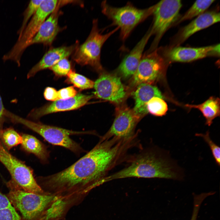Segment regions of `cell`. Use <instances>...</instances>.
I'll list each match as a JSON object with an SVG mask.
<instances>
[{
	"label": "cell",
	"instance_id": "18",
	"mask_svg": "<svg viewBox=\"0 0 220 220\" xmlns=\"http://www.w3.org/2000/svg\"><path fill=\"white\" fill-rule=\"evenodd\" d=\"M220 13L216 11L205 12L197 16L185 27L179 34L178 44L184 42L195 33L220 21Z\"/></svg>",
	"mask_w": 220,
	"mask_h": 220
},
{
	"label": "cell",
	"instance_id": "3",
	"mask_svg": "<svg viewBox=\"0 0 220 220\" xmlns=\"http://www.w3.org/2000/svg\"><path fill=\"white\" fill-rule=\"evenodd\" d=\"M22 220H61L72 207L58 197L20 190H10L6 196Z\"/></svg>",
	"mask_w": 220,
	"mask_h": 220
},
{
	"label": "cell",
	"instance_id": "12",
	"mask_svg": "<svg viewBox=\"0 0 220 220\" xmlns=\"http://www.w3.org/2000/svg\"><path fill=\"white\" fill-rule=\"evenodd\" d=\"M94 87L96 97L116 104L121 103L127 95L120 78L109 73H101L94 82Z\"/></svg>",
	"mask_w": 220,
	"mask_h": 220
},
{
	"label": "cell",
	"instance_id": "27",
	"mask_svg": "<svg viewBox=\"0 0 220 220\" xmlns=\"http://www.w3.org/2000/svg\"><path fill=\"white\" fill-rule=\"evenodd\" d=\"M43 0H31L24 11L21 26L17 31L18 37L22 34L27 24L36 12Z\"/></svg>",
	"mask_w": 220,
	"mask_h": 220
},
{
	"label": "cell",
	"instance_id": "13",
	"mask_svg": "<svg viewBox=\"0 0 220 220\" xmlns=\"http://www.w3.org/2000/svg\"><path fill=\"white\" fill-rule=\"evenodd\" d=\"M93 97V95L79 94L68 99L58 100L32 109L28 114L27 119L34 121L50 113L76 109L84 105Z\"/></svg>",
	"mask_w": 220,
	"mask_h": 220
},
{
	"label": "cell",
	"instance_id": "23",
	"mask_svg": "<svg viewBox=\"0 0 220 220\" xmlns=\"http://www.w3.org/2000/svg\"><path fill=\"white\" fill-rule=\"evenodd\" d=\"M0 220H22L7 196L1 192Z\"/></svg>",
	"mask_w": 220,
	"mask_h": 220
},
{
	"label": "cell",
	"instance_id": "20",
	"mask_svg": "<svg viewBox=\"0 0 220 220\" xmlns=\"http://www.w3.org/2000/svg\"><path fill=\"white\" fill-rule=\"evenodd\" d=\"M22 141L20 148L28 153L35 155L43 164L49 162L50 152L46 146L39 140L33 135L22 133Z\"/></svg>",
	"mask_w": 220,
	"mask_h": 220
},
{
	"label": "cell",
	"instance_id": "29",
	"mask_svg": "<svg viewBox=\"0 0 220 220\" xmlns=\"http://www.w3.org/2000/svg\"><path fill=\"white\" fill-rule=\"evenodd\" d=\"M195 136L201 137L209 146L217 164L219 166L220 162V148L219 146L216 145L211 139L208 131L205 134L202 133H196Z\"/></svg>",
	"mask_w": 220,
	"mask_h": 220
},
{
	"label": "cell",
	"instance_id": "30",
	"mask_svg": "<svg viewBox=\"0 0 220 220\" xmlns=\"http://www.w3.org/2000/svg\"><path fill=\"white\" fill-rule=\"evenodd\" d=\"M58 100H66L74 97L77 92L73 86L62 88L57 91Z\"/></svg>",
	"mask_w": 220,
	"mask_h": 220
},
{
	"label": "cell",
	"instance_id": "14",
	"mask_svg": "<svg viewBox=\"0 0 220 220\" xmlns=\"http://www.w3.org/2000/svg\"><path fill=\"white\" fill-rule=\"evenodd\" d=\"M59 1L55 9L43 22L35 35L24 45V51L29 46L34 44H41L46 46L52 44L61 30L58 19L61 13L60 9L62 6Z\"/></svg>",
	"mask_w": 220,
	"mask_h": 220
},
{
	"label": "cell",
	"instance_id": "5",
	"mask_svg": "<svg viewBox=\"0 0 220 220\" xmlns=\"http://www.w3.org/2000/svg\"><path fill=\"white\" fill-rule=\"evenodd\" d=\"M0 162L11 176L6 184L10 190H20L38 194H47L37 183L32 169L11 154L4 147L0 140Z\"/></svg>",
	"mask_w": 220,
	"mask_h": 220
},
{
	"label": "cell",
	"instance_id": "24",
	"mask_svg": "<svg viewBox=\"0 0 220 220\" xmlns=\"http://www.w3.org/2000/svg\"><path fill=\"white\" fill-rule=\"evenodd\" d=\"M215 1L197 0L178 22V23L191 19L204 13Z\"/></svg>",
	"mask_w": 220,
	"mask_h": 220
},
{
	"label": "cell",
	"instance_id": "11",
	"mask_svg": "<svg viewBox=\"0 0 220 220\" xmlns=\"http://www.w3.org/2000/svg\"><path fill=\"white\" fill-rule=\"evenodd\" d=\"M141 118L135 114L132 109L127 106L118 107L112 125L99 141H103L114 137L125 139L131 138L136 135L134 130Z\"/></svg>",
	"mask_w": 220,
	"mask_h": 220
},
{
	"label": "cell",
	"instance_id": "2",
	"mask_svg": "<svg viewBox=\"0 0 220 220\" xmlns=\"http://www.w3.org/2000/svg\"><path fill=\"white\" fill-rule=\"evenodd\" d=\"M124 168L104 179L105 182L130 177L159 178L175 180L183 178V172L169 156L161 149H146L132 157Z\"/></svg>",
	"mask_w": 220,
	"mask_h": 220
},
{
	"label": "cell",
	"instance_id": "1",
	"mask_svg": "<svg viewBox=\"0 0 220 220\" xmlns=\"http://www.w3.org/2000/svg\"><path fill=\"white\" fill-rule=\"evenodd\" d=\"M129 149L123 139L113 137L101 141L70 166L56 173L36 177L46 193L59 198L72 207L101 184L108 173L125 159Z\"/></svg>",
	"mask_w": 220,
	"mask_h": 220
},
{
	"label": "cell",
	"instance_id": "15",
	"mask_svg": "<svg viewBox=\"0 0 220 220\" xmlns=\"http://www.w3.org/2000/svg\"><path fill=\"white\" fill-rule=\"evenodd\" d=\"M220 44L197 48L176 46L167 53L171 62H187L209 56L219 57Z\"/></svg>",
	"mask_w": 220,
	"mask_h": 220
},
{
	"label": "cell",
	"instance_id": "28",
	"mask_svg": "<svg viewBox=\"0 0 220 220\" xmlns=\"http://www.w3.org/2000/svg\"><path fill=\"white\" fill-rule=\"evenodd\" d=\"M57 76L67 75L71 69L70 62L68 58H63L49 68Z\"/></svg>",
	"mask_w": 220,
	"mask_h": 220
},
{
	"label": "cell",
	"instance_id": "19",
	"mask_svg": "<svg viewBox=\"0 0 220 220\" xmlns=\"http://www.w3.org/2000/svg\"><path fill=\"white\" fill-rule=\"evenodd\" d=\"M133 96L135 105L133 109L136 114L141 118L148 113L146 106L151 99L154 97L164 98L157 87L148 83H142L137 86Z\"/></svg>",
	"mask_w": 220,
	"mask_h": 220
},
{
	"label": "cell",
	"instance_id": "8",
	"mask_svg": "<svg viewBox=\"0 0 220 220\" xmlns=\"http://www.w3.org/2000/svg\"><path fill=\"white\" fill-rule=\"evenodd\" d=\"M58 2L57 0H43L16 42L6 53L8 59L15 62L20 61L24 52V46L35 35L43 22L55 9Z\"/></svg>",
	"mask_w": 220,
	"mask_h": 220
},
{
	"label": "cell",
	"instance_id": "21",
	"mask_svg": "<svg viewBox=\"0 0 220 220\" xmlns=\"http://www.w3.org/2000/svg\"><path fill=\"white\" fill-rule=\"evenodd\" d=\"M190 108H196L200 111L206 119L205 124L210 126L213 120L220 115V100L213 96L210 97L203 103L198 105L186 104L184 105Z\"/></svg>",
	"mask_w": 220,
	"mask_h": 220
},
{
	"label": "cell",
	"instance_id": "31",
	"mask_svg": "<svg viewBox=\"0 0 220 220\" xmlns=\"http://www.w3.org/2000/svg\"><path fill=\"white\" fill-rule=\"evenodd\" d=\"M44 96L47 100L54 101L58 100L57 91L52 87H48L45 89Z\"/></svg>",
	"mask_w": 220,
	"mask_h": 220
},
{
	"label": "cell",
	"instance_id": "17",
	"mask_svg": "<svg viewBox=\"0 0 220 220\" xmlns=\"http://www.w3.org/2000/svg\"><path fill=\"white\" fill-rule=\"evenodd\" d=\"M152 35L149 29L121 63L118 71L124 78L133 76L135 73L141 59L144 48Z\"/></svg>",
	"mask_w": 220,
	"mask_h": 220
},
{
	"label": "cell",
	"instance_id": "6",
	"mask_svg": "<svg viewBox=\"0 0 220 220\" xmlns=\"http://www.w3.org/2000/svg\"><path fill=\"white\" fill-rule=\"evenodd\" d=\"M102 12L120 29V37L125 40L137 25L152 14L153 6L140 9L130 3L120 7L112 6L106 1L101 3Z\"/></svg>",
	"mask_w": 220,
	"mask_h": 220
},
{
	"label": "cell",
	"instance_id": "16",
	"mask_svg": "<svg viewBox=\"0 0 220 220\" xmlns=\"http://www.w3.org/2000/svg\"><path fill=\"white\" fill-rule=\"evenodd\" d=\"M79 45V42L68 46H61L51 48L46 52L41 59L33 66L27 74L30 79L41 70L49 68L60 60L68 58L73 54Z\"/></svg>",
	"mask_w": 220,
	"mask_h": 220
},
{
	"label": "cell",
	"instance_id": "10",
	"mask_svg": "<svg viewBox=\"0 0 220 220\" xmlns=\"http://www.w3.org/2000/svg\"><path fill=\"white\" fill-rule=\"evenodd\" d=\"M166 67L165 61L157 50L147 52L142 56L131 84L134 86L142 83L152 84L163 75Z\"/></svg>",
	"mask_w": 220,
	"mask_h": 220
},
{
	"label": "cell",
	"instance_id": "22",
	"mask_svg": "<svg viewBox=\"0 0 220 220\" xmlns=\"http://www.w3.org/2000/svg\"><path fill=\"white\" fill-rule=\"evenodd\" d=\"M0 140L4 147L9 151L12 148L19 144L22 141L20 134L12 127H9L3 130L0 134Z\"/></svg>",
	"mask_w": 220,
	"mask_h": 220
},
{
	"label": "cell",
	"instance_id": "9",
	"mask_svg": "<svg viewBox=\"0 0 220 220\" xmlns=\"http://www.w3.org/2000/svg\"><path fill=\"white\" fill-rule=\"evenodd\" d=\"M182 6L179 0H163L153 5V21L150 29L155 38L149 52L154 50L167 30L174 22Z\"/></svg>",
	"mask_w": 220,
	"mask_h": 220
},
{
	"label": "cell",
	"instance_id": "25",
	"mask_svg": "<svg viewBox=\"0 0 220 220\" xmlns=\"http://www.w3.org/2000/svg\"><path fill=\"white\" fill-rule=\"evenodd\" d=\"M67 76L66 82L72 84L81 90L91 89L94 87V81L72 70Z\"/></svg>",
	"mask_w": 220,
	"mask_h": 220
},
{
	"label": "cell",
	"instance_id": "26",
	"mask_svg": "<svg viewBox=\"0 0 220 220\" xmlns=\"http://www.w3.org/2000/svg\"><path fill=\"white\" fill-rule=\"evenodd\" d=\"M146 108L148 112L158 116L165 115L168 110V106L163 99L154 97L147 103Z\"/></svg>",
	"mask_w": 220,
	"mask_h": 220
},
{
	"label": "cell",
	"instance_id": "32",
	"mask_svg": "<svg viewBox=\"0 0 220 220\" xmlns=\"http://www.w3.org/2000/svg\"><path fill=\"white\" fill-rule=\"evenodd\" d=\"M6 110L0 94V134L3 129V124L6 119L4 115Z\"/></svg>",
	"mask_w": 220,
	"mask_h": 220
},
{
	"label": "cell",
	"instance_id": "7",
	"mask_svg": "<svg viewBox=\"0 0 220 220\" xmlns=\"http://www.w3.org/2000/svg\"><path fill=\"white\" fill-rule=\"evenodd\" d=\"M119 29L117 27L109 32L102 34L98 27V20H94L90 34L85 41L79 45L75 50L72 54V59L81 66L89 65L97 71H102V47L107 40Z\"/></svg>",
	"mask_w": 220,
	"mask_h": 220
},
{
	"label": "cell",
	"instance_id": "4",
	"mask_svg": "<svg viewBox=\"0 0 220 220\" xmlns=\"http://www.w3.org/2000/svg\"><path fill=\"white\" fill-rule=\"evenodd\" d=\"M5 115L6 118L13 123L23 125L37 133L49 143L64 147L77 155L85 151L79 144L71 138L70 136L96 135L93 131H73L31 121L21 117L8 110L6 111Z\"/></svg>",
	"mask_w": 220,
	"mask_h": 220
}]
</instances>
